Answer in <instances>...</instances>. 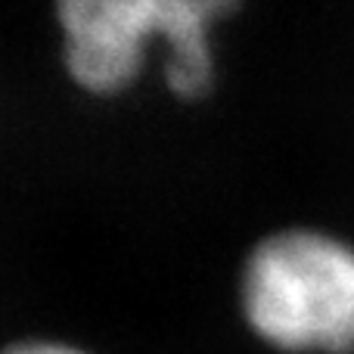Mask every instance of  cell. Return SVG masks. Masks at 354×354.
<instances>
[{
  "label": "cell",
  "instance_id": "3957f363",
  "mask_svg": "<svg viewBox=\"0 0 354 354\" xmlns=\"http://www.w3.org/2000/svg\"><path fill=\"white\" fill-rule=\"evenodd\" d=\"M3 354H87L75 345H62V342H22V345H12Z\"/></svg>",
  "mask_w": 354,
  "mask_h": 354
},
{
  "label": "cell",
  "instance_id": "7a4b0ae2",
  "mask_svg": "<svg viewBox=\"0 0 354 354\" xmlns=\"http://www.w3.org/2000/svg\"><path fill=\"white\" fill-rule=\"evenodd\" d=\"M252 330L289 351H354V252L324 233L264 239L243 274Z\"/></svg>",
  "mask_w": 354,
  "mask_h": 354
},
{
  "label": "cell",
  "instance_id": "6da1fadb",
  "mask_svg": "<svg viewBox=\"0 0 354 354\" xmlns=\"http://www.w3.org/2000/svg\"><path fill=\"white\" fill-rule=\"evenodd\" d=\"M227 10L224 0H68L59 6L66 68L84 91L115 93L162 41L171 91L199 97L212 81L208 31Z\"/></svg>",
  "mask_w": 354,
  "mask_h": 354
}]
</instances>
